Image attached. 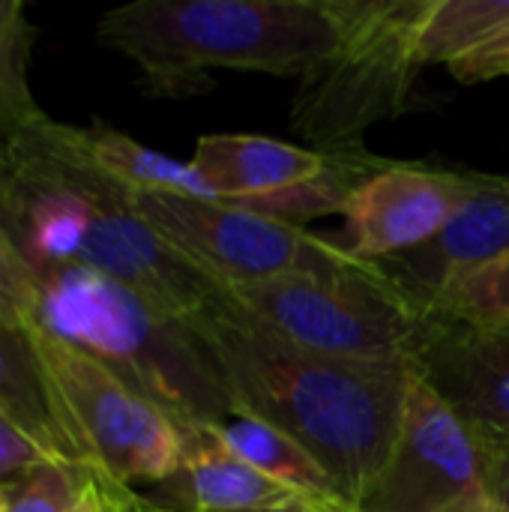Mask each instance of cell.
<instances>
[{"mask_svg": "<svg viewBox=\"0 0 509 512\" xmlns=\"http://www.w3.org/2000/svg\"><path fill=\"white\" fill-rule=\"evenodd\" d=\"M111 477H105V492H102V504H99V510L96 512H114L111 510Z\"/></svg>", "mask_w": 509, "mask_h": 512, "instance_id": "29", "label": "cell"}, {"mask_svg": "<svg viewBox=\"0 0 509 512\" xmlns=\"http://www.w3.org/2000/svg\"><path fill=\"white\" fill-rule=\"evenodd\" d=\"M345 0H138L108 9L96 39L132 60L153 96L201 87L207 69L300 78L342 33Z\"/></svg>", "mask_w": 509, "mask_h": 512, "instance_id": "3", "label": "cell"}, {"mask_svg": "<svg viewBox=\"0 0 509 512\" xmlns=\"http://www.w3.org/2000/svg\"><path fill=\"white\" fill-rule=\"evenodd\" d=\"M39 312L36 279L6 228L0 225V318L33 330Z\"/></svg>", "mask_w": 509, "mask_h": 512, "instance_id": "23", "label": "cell"}, {"mask_svg": "<svg viewBox=\"0 0 509 512\" xmlns=\"http://www.w3.org/2000/svg\"><path fill=\"white\" fill-rule=\"evenodd\" d=\"M42 459L45 456L18 429L0 417V486H12Z\"/></svg>", "mask_w": 509, "mask_h": 512, "instance_id": "25", "label": "cell"}, {"mask_svg": "<svg viewBox=\"0 0 509 512\" xmlns=\"http://www.w3.org/2000/svg\"><path fill=\"white\" fill-rule=\"evenodd\" d=\"M411 369L480 438H509V321L423 315Z\"/></svg>", "mask_w": 509, "mask_h": 512, "instance_id": "11", "label": "cell"}, {"mask_svg": "<svg viewBox=\"0 0 509 512\" xmlns=\"http://www.w3.org/2000/svg\"><path fill=\"white\" fill-rule=\"evenodd\" d=\"M36 327L102 360L135 390L189 426H210L231 408L201 348L126 285L87 267H33Z\"/></svg>", "mask_w": 509, "mask_h": 512, "instance_id": "4", "label": "cell"}, {"mask_svg": "<svg viewBox=\"0 0 509 512\" xmlns=\"http://www.w3.org/2000/svg\"><path fill=\"white\" fill-rule=\"evenodd\" d=\"M483 512H509V510H507V507H501L498 501H492V504H489V507H486Z\"/></svg>", "mask_w": 509, "mask_h": 512, "instance_id": "30", "label": "cell"}, {"mask_svg": "<svg viewBox=\"0 0 509 512\" xmlns=\"http://www.w3.org/2000/svg\"><path fill=\"white\" fill-rule=\"evenodd\" d=\"M72 135L81 153L129 195H183L213 201L207 183L192 168V162H180L159 150H150L147 144L105 123L72 126Z\"/></svg>", "mask_w": 509, "mask_h": 512, "instance_id": "17", "label": "cell"}, {"mask_svg": "<svg viewBox=\"0 0 509 512\" xmlns=\"http://www.w3.org/2000/svg\"><path fill=\"white\" fill-rule=\"evenodd\" d=\"M432 0H345L342 33L300 78L291 129L312 150H357L363 138L408 111L417 45Z\"/></svg>", "mask_w": 509, "mask_h": 512, "instance_id": "5", "label": "cell"}, {"mask_svg": "<svg viewBox=\"0 0 509 512\" xmlns=\"http://www.w3.org/2000/svg\"><path fill=\"white\" fill-rule=\"evenodd\" d=\"M509 252V177L477 171V183L450 222L420 249L378 261L390 282L426 315L456 282Z\"/></svg>", "mask_w": 509, "mask_h": 512, "instance_id": "12", "label": "cell"}, {"mask_svg": "<svg viewBox=\"0 0 509 512\" xmlns=\"http://www.w3.org/2000/svg\"><path fill=\"white\" fill-rule=\"evenodd\" d=\"M3 504H6V486H0V512H3Z\"/></svg>", "mask_w": 509, "mask_h": 512, "instance_id": "31", "label": "cell"}, {"mask_svg": "<svg viewBox=\"0 0 509 512\" xmlns=\"http://www.w3.org/2000/svg\"><path fill=\"white\" fill-rule=\"evenodd\" d=\"M450 75L462 84H483V81H495V78H507L509 75V30L504 36H498L495 42H489L486 48L468 54L465 60L447 66Z\"/></svg>", "mask_w": 509, "mask_h": 512, "instance_id": "24", "label": "cell"}, {"mask_svg": "<svg viewBox=\"0 0 509 512\" xmlns=\"http://www.w3.org/2000/svg\"><path fill=\"white\" fill-rule=\"evenodd\" d=\"M0 417L45 459L93 465L39 357L33 330L6 318H0Z\"/></svg>", "mask_w": 509, "mask_h": 512, "instance_id": "13", "label": "cell"}, {"mask_svg": "<svg viewBox=\"0 0 509 512\" xmlns=\"http://www.w3.org/2000/svg\"><path fill=\"white\" fill-rule=\"evenodd\" d=\"M189 162L207 183L213 201H249L318 177L327 153L267 135L222 132L201 135Z\"/></svg>", "mask_w": 509, "mask_h": 512, "instance_id": "15", "label": "cell"}, {"mask_svg": "<svg viewBox=\"0 0 509 512\" xmlns=\"http://www.w3.org/2000/svg\"><path fill=\"white\" fill-rule=\"evenodd\" d=\"M486 456L489 495L509 510V438H480Z\"/></svg>", "mask_w": 509, "mask_h": 512, "instance_id": "26", "label": "cell"}, {"mask_svg": "<svg viewBox=\"0 0 509 512\" xmlns=\"http://www.w3.org/2000/svg\"><path fill=\"white\" fill-rule=\"evenodd\" d=\"M387 165H390V159L372 156L366 147L336 150V153H327V165H324V171L318 177H312V180H306V183H300L294 189L264 195V198H249V201H225V204H234V207H243V210H252V213L282 219V222H291V225L303 228L306 219L345 213L354 192L372 174H378Z\"/></svg>", "mask_w": 509, "mask_h": 512, "instance_id": "18", "label": "cell"}, {"mask_svg": "<svg viewBox=\"0 0 509 512\" xmlns=\"http://www.w3.org/2000/svg\"><path fill=\"white\" fill-rule=\"evenodd\" d=\"M141 219L219 288L276 279L297 270H330L354 255L300 225L225 201L183 195H135Z\"/></svg>", "mask_w": 509, "mask_h": 512, "instance_id": "8", "label": "cell"}, {"mask_svg": "<svg viewBox=\"0 0 509 512\" xmlns=\"http://www.w3.org/2000/svg\"><path fill=\"white\" fill-rule=\"evenodd\" d=\"M33 336L93 468L129 489H153L177 474L186 453L177 417L87 351L42 330Z\"/></svg>", "mask_w": 509, "mask_h": 512, "instance_id": "7", "label": "cell"}, {"mask_svg": "<svg viewBox=\"0 0 509 512\" xmlns=\"http://www.w3.org/2000/svg\"><path fill=\"white\" fill-rule=\"evenodd\" d=\"M477 171L390 162L345 207L339 246L360 261H387L426 246L462 207Z\"/></svg>", "mask_w": 509, "mask_h": 512, "instance_id": "10", "label": "cell"}, {"mask_svg": "<svg viewBox=\"0 0 509 512\" xmlns=\"http://www.w3.org/2000/svg\"><path fill=\"white\" fill-rule=\"evenodd\" d=\"M222 291L303 351L345 363L411 366L423 315L372 261L351 258L330 270H297Z\"/></svg>", "mask_w": 509, "mask_h": 512, "instance_id": "6", "label": "cell"}, {"mask_svg": "<svg viewBox=\"0 0 509 512\" xmlns=\"http://www.w3.org/2000/svg\"><path fill=\"white\" fill-rule=\"evenodd\" d=\"M255 512H336V507H321V504L300 501V504H288V507H276V510H255Z\"/></svg>", "mask_w": 509, "mask_h": 512, "instance_id": "28", "label": "cell"}, {"mask_svg": "<svg viewBox=\"0 0 509 512\" xmlns=\"http://www.w3.org/2000/svg\"><path fill=\"white\" fill-rule=\"evenodd\" d=\"M0 225L33 267L96 270L174 321L192 318L222 288L180 258L48 114L0 132Z\"/></svg>", "mask_w": 509, "mask_h": 512, "instance_id": "2", "label": "cell"}, {"mask_svg": "<svg viewBox=\"0 0 509 512\" xmlns=\"http://www.w3.org/2000/svg\"><path fill=\"white\" fill-rule=\"evenodd\" d=\"M102 492L105 474L99 468L42 459L6 486L3 512H96Z\"/></svg>", "mask_w": 509, "mask_h": 512, "instance_id": "20", "label": "cell"}, {"mask_svg": "<svg viewBox=\"0 0 509 512\" xmlns=\"http://www.w3.org/2000/svg\"><path fill=\"white\" fill-rule=\"evenodd\" d=\"M336 512H363V510H354V507H336Z\"/></svg>", "mask_w": 509, "mask_h": 512, "instance_id": "32", "label": "cell"}, {"mask_svg": "<svg viewBox=\"0 0 509 512\" xmlns=\"http://www.w3.org/2000/svg\"><path fill=\"white\" fill-rule=\"evenodd\" d=\"M234 459L261 471L264 477L282 483L300 498L321 507H342L330 477L318 468V462L285 432L270 426L267 420L231 405L222 417L204 426Z\"/></svg>", "mask_w": 509, "mask_h": 512, "instance_id": "16", "label": "cell"}, {"mask_svg": "<svg viewBox=\"0 0 509 512\" xmlns=\"http://www.w3.org/2000/svg\"><path fill=\"white\" fill-rule=\"evenodd\" d=\"M509 30V0H432L420 30V63L453 66Z\"/></svg>", "mask_w": 509, "mask_h": 512, "instance_id": "19", "label": "cell"}, {"mask_svg": "<svg viewBox=\"0 0 509 512\" xmlns=\"http://www.w3.org/2000/svg\"><path fill=\"white\" fill-rule=\"evenodd\" d=\"M426 315H453L468 321H509V252L486 270L456 282Z\"/></svg>", "mask_w": 509, "mask_h": 512, "instance_id": "22", "label": "cell"}, {"mask_svg": "<svg viewBox=\"0 0 509 512\" xmlns=\"http://www.w3.org/2000/svg\"><path fill=\"white\" fill-rule=\"evenodd\" d=\"M36 27L21 0H0V132L33 126L45 117L30 93L27 69Z\"/></svg>", "mask_w": 509, "mask_h": 512, "instance_id": "21", "label": "cell"}, {"mask_svg": "<svg viewBox=\"0 0 509 512\" xmlns=\"http://www.w3.org/2000/svg\"><path fill=\"white\" fill-rule=\"evenodd\" d=\"M183 324L231 405L297 441L330 477L342 507H357L393 450L411 366L303 351L225 291Z\"/></svg>", "mask_w": 509, "mask_h": 512, "instance_id": "1", "label": "cell"}, {"mask_svg": "<svg viewBox=\"0 0 509 512\" xmlns=\"http://www.w3.org/2000/svg\"><path fill=\"white\" fill-rule=\"evenodd\" d=\"M492 501L480 435L411 369L393 450L354 510L483 512Z\"/></svg>", "mask_w": 509, "mask_h": 512, "instance_id": "9", "label": "cell"}, {"mask_svg": "<svg viewBox=\"0 0 509 512\" xmlns=\"http://www.w3.org/2000/svg\"><path fill=\"white\" fill-rule=\"evenodd\" d=\"M144 495L177 512H255L306 501L234 459L204 426L186 429V453L177 474Z\"/></svg>", "mask_w": 509, "mask_h": 512, "instance_id": "14", "label": "cell"}, {"mask_svg": "<svg viewBox=\"0 0 509 512\" xmlns=\"http://www.w3.org/2000/svg\"><path fill=\"white\" fill-rule=\"evenodd\" d=\"M108 492H111V510L114 512H177L162 507V504H156V501H150L144 492L129 489V486H120L114 480H111V489Z\"/></svg>", "mask_w": 509, "mask_h": 512, "instance_id": "27", "label": "cell"}]
</instances>
